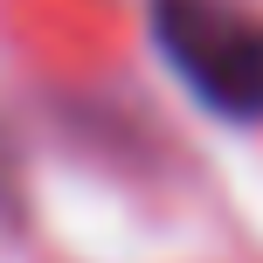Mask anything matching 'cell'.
<instances>
[{"mask_svg":"<svg viewBox=\"0 0 263 263\" xmlns=\"http://www.w3.org/2000/svg\"><path fill=\"white\" fill-rule=\"evenodd\" d=\"M153 35L173 77L215 118H263V14H242L229 0H153Z\"/></svg>","mask_w":263,"mask_h":263,"instance_id":"obj_1","label":"cell"}]
</instances>
